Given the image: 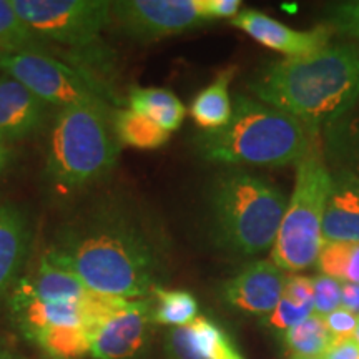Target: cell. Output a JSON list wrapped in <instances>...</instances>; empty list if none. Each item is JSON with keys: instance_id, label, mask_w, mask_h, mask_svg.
<instances>
[{"instance_id": "obj_18", "label": "cell", "mask_w": 359, "mask_h": 359, "mask_svg": "<svg viewBox=\"0 0 359 359\" xmlns=\"http://www.w3.org/2000/svg\"><path fill=\"white\" fill-rule=\"evenodd\" d=\"M325 160L331 170H348L359 180V103L325 128Z\"/></svg>"}, {"instance_id": "obj_22", "label": "cell", "mask_w": 359, "mask_h": 359, "mask_svg": "<svg viewBox=\"0 0 359 359\" xmlns=\"http://www.w3.org/2000/svg\"><path fill=\"white\" fill-rule=\"evenodd\" d=\"M111 128L120 145L138 150H156L168 142L170 133L147 116L132 110H116L111 114Z\"/></svg>"}, {"instance_id": "obj_28", "label": "cell", "mask_w": 359, "mask_h": 359, "mask_svg": "<svg viewBox=\"0 0 359 359\" xmlns=\"http://www.w3.org/2000/svg\"><path fill=\"white\" fill-rule=\"evenodd\" d=\"M341 288L343 283L334 278L316 275L313 278V306L314 314L326 316L341 308Z\"/></svg>"}, {"instance_id": "obj_34", "label": "cell", "mask_w": 359, "mask_h": 359, "mask_svg": "<svg viewBox=\"0 0 359 359\" xmlns=\"http://www.w3.org/2000/svg\"><path fill=\"white\" fill-rule=\"evenodd\" d=\"M11 163V145L0 138V175L6 172Z\"/></svg>"}, {"instance_id": "obj_23", "label": "cell", "mask_w": 359, "mask_h": 359, "mask_svg": "<svg viewBox=\"0 0 359 359\" xmlns=\"http://www.w3.org/2000/svg\"><path fill=\"white\" fill-rule=\"evenodd\" d=\"M156 306H151L154 325L183 327L198 318V302L185 290H170L155 286L151 290Z\"/></svg>"}, {"instance_id": "obj_16", "label": "cell", "mask_w": 359, "mask_h": 359, "mask_svg": "<svg viewBox=\"0 0 359 359\" xmlns=\"http://www.w3.org/2000/svg\"><path fill=\"white\" fill-rule=\"evenodd\" d=\"M32 243L27 215L15 205H0V306L20 280Z\"/></svg>"}, {"instance_id": "obj_1", "label": "cell", "mask_w": 359, "mask_h": 359, "mask_svg": "<svg viewBox=\"0 0 359 359\" xmlns=\"http://www.w3.org/2000/svg\"><path fill=\"white\" fill-rule=\"evenodd\" d=\"M43 258L100 294L143 299L163 268L158 233L132 206L105 201L65 223Z\"/></svg>"}, {"instance_id": "obj_13", "label": "cell", "mask_w": 359, "mask_h": 359, "mask_svg": "<svg viewBox=\"0 0 359 359\" xmlns=\"http://www.w3.org/2000/svg\"><path fill=\"white\" fill-rule=\"evenodd\" d=\"M50 109L17 80L0 75V138L8 145L42 132Z\"/></svg>"}, {"instance_id": "obj_37", "label": "cell", "mask_w": 359, "mask_h": 359, "mask_svg": "<svg viewBox=\"0 0 359 359\" xmlns=\"http://www.w3.org/2000/svg\"><path fill=\"white\" fill-rule=\"evenodd\" d=\"M291 359H323V358H291Z\"/></svg>"}, {"instance_id": "obj_6", "label": "cell", "mask_w": 359, "mask_h": 359, "mask_svg": "<svg viewBox=\"0 0 359 359\" xmlns=\"http://www.w3.org/2000/svg\"><path fill=\"white\" fill-rule=\"evenodd\" d=\"M331 170L316 143L296 163L293 195L286 205L271 262L283 271H302L320 257L323 241V215L330 193Z\"/></svg>"}, {"instance_id": "obj_8", "label": "cell", "mask_w": 359, "mask_h": 359, "mask_svg": "<svg viewBox=\"0 0 359 359\" xmlns=\"http://www.w3.org/2000/svg\"><path fill=\"white\" fill-rule=\"evenodd\" d=\"M19 17L43 40L88 48L111 24L109 0H12Z\"/></svg>"}, {"instance_id": "obj_25", "label": "cell", "mask_w": 359, "mask_h": 359, "mask_svg": "<svg viewBox=\"0 0 359 359\" xmlns=\"http://www.w3.org/2000/svg\"><path fill=\"white\" fill-rule=\"evenodd\" d=\"M0 52H43L47 42L37 37L12 6V0H0Z\"/></svg>"}, {"instance_id": "obj_20", "label": "cell", "mask_w": 359, "mask_h": 359, "mask_svg": "<svg viewBox=\"0 0 359 359\" xmlns=\"http://www.w3.org/2000/svg\"><path fill=\"white\" fill-rule=\"evenodd\" d=\"M128 107L135 114L147 116L168 133L177 132L187 115L182 100L167 88L135 87L128 93Z\"/></svg>"}, {"instance_id": "obj_21", "label": "cell", "mask_w": 359, "mask_h": 359, "mask_svg": "<svg viewBox=\"0 0 359 359\" xmlns=\"http://www.w3.org/2000/svg\"><path fill=\"white\" fill-rule=\"evenodd\" d=\"M50 359H82L90 354L92 336L83 326L60 325L48 326L29 338Z\"/></svg>"}, {"instance_id": "obj_33", "label": "cell", "mask_w": 359, "mask_h": 359, "mask_svg": "<svg viewBox=\"0 0 359 359\" xmlns=\"http://www.w3.org/2000/svg\"><path fill=\"white\" fill-rule=\"evenodd\" d=\"M343 283H356L359 285V243L349 245L346 268H344Z\"/></svg>"}, {"instance_id": "obj_35", "label": "cell", "mask_w": 359, "mask_h": 359, "mask_svg": "<svg viewBox=\"0 0 359 359\" xmlns=\"http://www.w3.org/2000/svg\"><path fill=\"white\" fill-rule=\"evenodd\" d=\"M0 359H25L15 348L0 341Z\"/></svg>"}, {"instance_id": "obj_12", "label": "cell", "mask_w": 359, "mask_h": 359, "mask_svg": "<svg viewBox=\"0 0 359 359\" xmlns=\"http://www.w3.org/2000/svg\"><path fill=\"white\" fill-rule=\"evenodd\" d=\"M231 24L243 30L258 43L264 45L269 50L280 52L286 58L304 57L318 52L330 43L333 30L326 24L314 27L311 30H296L281 24L266 15V13L246 8L233 17Z\"/></svg>"}, {"instance_id": "obj_17", "label": "cell", "mask_w": 359, "mask_h": 359, "mask_svg": "<svg viewBox=\"0 0 359 359\" xmlns=\"http://www.w3.org/2000/svg\"><path fill=\"white\" fill-rule=\"evenodd\" d=\"M87 293L88 288H85L82 281L42 257L34 275L22 276L13 286L8 299H13V302L37 299L43 303H79Z\"/></svg>"}, {"instance_id": "obj_14", "label": "cell", "mask_w": 359, "mask_h": 359, "mask_svg": "<svg viewBox=\"0 0 359 359\" xmlns=\"http://www.w3.org/2000/svg\"><path fill=\"white\" fill-rule=\"evenodd\" d=\"M323 241L359 243V180L348 170H331L323 215Z\"/></svg>"}, {"instance_id": "obj_30", "label": "cell", "mask_w": 359, "mask_h": 359, "mask_svg": "<svg viewBox=\"0 0 359 359\" xmlns=\"http://www.w3.org/2000/svg\"><path fill=\"white\" fill-rule=\"evenodd\" d=\"M200 8L208 22L218 19H233L240 13V0H200Z\"/></svg>"}, {"instance_id": "obj_29", "label": "cell", "mask_w": 359, "mask_h": 359, "mask_svg": "<svg viewBox=\"0 0 359 359\" xmlns=\"http://www.w3.org/2000/svg\"><path fill=\"white\" fill-rule=\"evenodd\" d=\"M323 321H325L327 333H330L333 341H336V339L354 338L359 318L354 316L353 313H349L348 309L338 308L334 309L333 313L323 316Z\"/></svg>"}, {"instance_id": "obj_7", "label": "cell", "mask_w": 359, "mask_h": 359, "mask_svg": "<svg viewBox=\"0 0 359 359\" xmlns=\"http://www.w3.org/2000/svg\"><path fill=\"white\" fill-rule=\"evenodd\" d=\"M0 74L29 88L52 109L107 103L88 74L43 52H0Z\"/></svg>"}, {"instance_id": "obj_31", "label": "cell", "mask_w": 359, "mask_h": 359, "mask_svg": "<svg viewBox=\"0 0 359 359\" xmlns=\"http://www.w3.org/2000/svg\"><path fill=\"white\" fill-rule=\"evenodd\" d=\"M323 359H359V343L354 338L336 339L330 344Z\"/></svg>"}, {"instance_id": "obj_9", "label": "cell", "mask_w": 359, "mask_h": 359, "mask_svg": "<svg viewBox=\"0 0 359 359\" xmlns=\"http://www.w3.org/2000/svg\"><path fill=\"white\" fill-rule=\"evenodd\" d=\"M200 0H118L111 2V24L128 39L155 42L206 24Z\"/></svg>"}, {"instance_id": "obj_3", "label": "cell", "mask_w": 359, "mask_h": 359, "mask_svg": "<svg viewBox=\"0 0 359 359\" xmlns=\"http://www.w3.org/2000/svg\"><path fill=\"white\" fill-rule=\"evenodd\" d=\"M233 114L223 128L196 138L205 160L223 165L285 167L298 163L314 145V135L293 116L236 93Z\"/></svg>"}, {"instance_id": "obj_26", "label": "cell", "mask_w": 359, "mask_h": 359, "mask_svg": "<svg viewBox=\"0 0 359 359\" xmlns=\"http://www.w3.org/2000/svg\"><path fill=\"white\" fill-rule=\"evenodd\" d=\"M327 27L359 43V0L336 2L327 11Z\"/></svg>"}, {"instance_id": "obj_19", "label": "cell", "mask_w": 359, "mask_h": 359, "mask_svg": "<svg viewBox=\"0 0 359 359\" xmlns=\"http://www.w3.org/2000/svg\"><path fill=\"white\" fill-rule=\"evenodd\" d=\"M235 67L223 70L208 87L201 90L191 102L190 115L195 123L205 130L223 128L230 122L233 114V102L230 98V83L235 75Z\"/></svg>"}, {"instance_id": "obj_11", "label": "cell", "mask_w": 359, "mask_h": 359, "mask_svg": "<svg viewBox=\"0 0 359 359\" xmlns=\"http://www.w3.org/2000/svg\"><path fill=\"white\" fill-rule=\"evenodd\" d=\"M286 276L283 269L268 259L250 263L223 283L222 298L240 313L268 316L280 303Z\"/></svg>"}, {"instance_id": "obj_4", "label": "cell", "mask_w": 359, "mask_h": 359, "mask_svg": "<svg viewBox=\"0 0 359 359\" xmlns=\"http://www.w3.org/2000/svg\"><path fill=\"white\" fill-rule=\"evenodd\" d=\"M286 205L285 193L273 183L245 170H228L213 178L206 193L210 233L233 253H263L275 245Z\"/></svg>"}, {"instance_id": "obj_5", "label": "cell", "mask_w": 359, "mask_h": 359, "mask_svg": "<svg viewBox=\"0 0 359 359\" xmlns=\"http://www.w3.org/2000/svg\"><path fill=\"white\" fill-rule=\"evenodd\" d=\"M118 154L107 103L65 107L53 116L45 172L60 190H83L115 168Z\"/></svg>"}, {"instance_id": "obj_38", "label": "cell", "mask_w": 359, "mask_h": 359, "mask_svg": "<svg viewBox=\"0 0 359 359\" xmlns=\"http://www.w3.org/2000/svg\"><path fill=\"white\" fill-rule=\"evenodd\" d=\"M45 359H50V358H45Z\"/></svg>"}, {"instance_id": "obj_32", "label": "cell", "mask_w": 359, "mask_h": 359, "mask_svg": "<svg viewBox=\"0 0 359 359\" xmlns=\"http://www.w3.org/2000/svg\"><path fill=\"white\" fill-rule=\"evenodd\" d=\"M341 308L348 309L359 318V285L356 283H343L341 288Z\"/></svg>"}, {"instance_id": "obj_24", "label": "cell", "mask_w": 359, "mask_h": 359, "mask_svg": "<svg viewBox=\"0 0 359 359\" xmlns=\"http://www.w3.org/2000/svg\"><path fill=\"white\" fill-rule=\"evenodd\" d=\"M283 343L288 348L291 358H321L333 343L327 333L323 316L311 314L283 333Z\"/></svg>"}, {"instance_id": "obj_2", "label": "cell", "mask_w": 359, "mask_h": 359, "mask_svg": "<svg viewBox=\"0 0 359 359\" xmlns=\"http://www.w3.org/2000/svg\"><path fill=\"white\" fill-rule=\"evenodd\" d=\"M250 90L316 135L359 103V43H327L309 55L269 64L255 75Z\"/></svg>"}, {"instance_id": "obj_36", "label": "cell", "mask_w": 359, "mask_h": 359, "mask_svg": "<svg viewBox=\"0 0 359 359\" xmlns=\"http://www.w3.org/2000/svg\"><path fill=\"white\" fill-rule=\"evenodd\" d=\"M354 339L359 343V323H358V327H356V333H354Z\"/></svg>"}, {"instance_id": "obj_15", "label": "cell", "mask_w": 359, "mask_h": 359, "mask_svg": "<svg viewBox=\"0 0 359 359\" xmlns=\"http://www.w3.org/2000/svg\"><path fill=\"white\" fill-rule=\"evenodd\" d=\"M167 351L172 359H245L230 334L217 321L198 316L167 334Z\"/></svg>"}, {"instance_id": "obj_10", "label": "cell", "mask_w": 359, "mask_h": 359, "mask_svg": "<svg viewBox=\"0 0 359 359\" xmlns=\"http://www.w3.org/2000/svg\"><path fill=\"white\" fill-rule=\"evenodd\" d=\"M151 325V303L145 299H130L122 311L92 334L90 356L95 359H135L145 351Z\"/></svg>"}, {"instance_id": "obj_27", "label": "cell", "mask_w": 359, "mask_h": 359, "mask_svg": "<svg viewBox=\"0 0 359 359\" xmlns=\"http://www.w3.org/2000/svg\"><path fill=\"white\" fill-rule=\"evenodd\" d=\"M314 313V306L309 303H296L291 299L281 296L280 303L276 304V308L266 316V326L271 327L275 331H288L290 327H293L299 323L306 320Z\"/></svg>"}]
</instances>
